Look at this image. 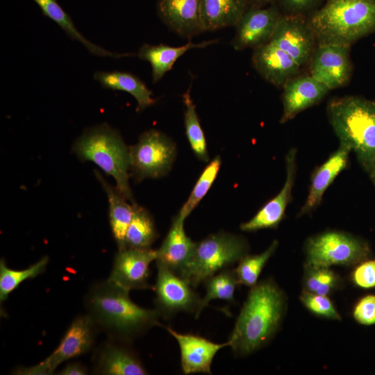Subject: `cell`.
<instances>
[{
	"label": "cell",
	"mask_w": 375,
	"mask_h": 375,
	"mask_svg": "<svg viewBox=\"0 0 375 375\" xmlns=\"http://www.w3.org/2000/svg\"><path fill=\"white\" fill-rule=\"evenodd\" d=\"M286 310V295L273 280H263L251 287L228 340L233 353L246 356L267 345Z\"/></svg>",
	"instance_id": "obj_1"
},
{
	"label": "cell",
	"mask_w": 375,
	"mask_h": 375,
	"mask_svg": "<svg viewBox=\"0 0 375 375\" xmlns=\"http://www.w3.org/2000/svg\"><path fill=\"white\" fill-rule=\"evenodd\" d=\"M127 291L107 280L94 285L86 297V307L95 325L111 336L129 342L154 326H161L157 309L135 304Z\"/></svg>",
	"instance_id": "obj_2"
},
{
	"label": "cell",
	"mask_w": 375,
	"mask_h": 375,
	"mask_svg": "<svg viewBox=\"0 0 375 375\" xmlns=\"http://www.w3.org/2000/svg\"><path fill=\"white\" fill-rule=\"evenodd\" d=\"M326 111L340 144L353 151L370 174L375 169V101L345 96L331 100Z\"/></svg>",
	"instance_id": "obj_3"
},
{
	"label": "cell",
	"mask_w": 375,
	"mask_h": 375,
	"mask_svg": "<svg viewBox=\"0 0 375 375\" xmlns=\"http://www.w3.org/2000/svg\"><path fill=\"white\" fill-rule=\"evenodd\" d=\"M308 22L318 43L351 46L375 32V0H327Z\"/></svg>",
	"instance_id": "obj_4"
},
{
	"label": "cell",
	"mask_w": 375,
	"mask_h": 375,
	"mask_svg": "<svg viewBox=\"0 0 375 375\" xmlns=\"http://www.w3.org/2000/svg\"><path fill=\"white\" fill-rule=\"evenodd\" d=\"M74 150L81 160L94 162L112 176L117 190L133 201L128 183L129 149L117 131L107 124L90 128L76 140Z\"/></svg>",
	"instance_id": "obj_5"
},
{
	"label": "cell",
	"mask_w": 375,
	"mask_h": 375,
	"mask_svg": "<svg viewBox=\"0 0 375 375\" xmlns=\"http://www.w3.org/2000/svg\"><path fill=\"white\" fill-rule=\"evenodd\" d=\"M242 236L226 232L212 234L197 242L190 259L178 274L194 289L219 272L230 268L248 254Z\"/></svg>",
	"instance_id": "obj_6"
},
{
	"label": "cell",
	"mask_w": 375,
	"mask_h": 375,
	"mask_svg": "<svg viewBox=\"0 0 375 375\" xmlns=\"http://www.w3.org/2000/svg\"><path fill=\"white\" fill-rule=\"evenodd\" d=\"M306 265L351 266L368 258L367 243L340 231H326L309 238L305 244Z\"/></svg>",
	"instance_id": "obj_7"
},
{
	"label": "cell",
	"mask_w": 375,
	"mask_h": 375,
	"mask_svg": "<svg viewBox=\"0 0 375 375\" xmlns=\"http://www.w3.org/2000/svg\"><path fill=\"white\" fill-rule=\"evenodd\" d=\"M130 168L135 177L158 178L168 172L176 156L174 142L157 130L144 132L129 149Z\"/></svg>",
	"instance_id": "obj_8"
},
{
	"label": "cell",
	"mask_w": 375,
	"mask_h": 375,
	"mask_svg": "<svg viewBox=\"0 0 375 375\" xmlns=\"http://www.w3.org/2000/svg\"><path fill=\"white\" fill-rule=\"evenodd\" d=\"M97 328L88 315L76 317L65 332L57 348L49 356L35 366L17 368L14 374H52L62 362L83 355L92 348Z\"/></svg>",
	"instance_id": "obj_9"
},
{
	"label": "cell",
	"mask_w": 375,
	"mask_h": 375,
	"mask_svg": "<svg viewBox=\"0 0 375 375\" xmlns=\"http://www.w3.org/2000/svg\"><path fill=\"white\" fill-rule=\"evenodd\" d=\"M157 279L154 288L156 309L167 319L181 312L197 313L201 299L184 278L167 267L156 264Z\"/></svg>",
	"instance_id": "obj_10"
},
{
	"label": "cell",
	"mask_w": 375,
	"mask_h": 375,
	"mask_svg": "<svg viewBox=\"0 0 375 375\" xmlns=\"http://www.w3.org/2000/svg\"><path fill=\"white\" fill-rule=\"evenodd\" d=\"M350 47L318 43L311 57L310 75L330 90L346 85L352 72Z\"/></svg>",
	"instance_id": "obj_11"
},
{
	"label": "cell",
	"mask_w": 375,
	"mask_h": 375,
	"mask_svg": "<svg viewBox=\"0 0 375 375\" xmlns=\"http://www.w3.org/2000/svg\"><path fill=\"white\" fill-rule=\"evenodd\" d=\"M316 39L308 22L301 15H282L269 40L290 55L301 66L315 51Z\"/></svg>",
	"instance_id": "obj_12"
},
{
	"label": "cell",
	"mask_w": 375,
	"mask_h": 375,
	"mask_svg": "<svg viewBox=\"0 0 375 375\" xmlns=\"http://www.w3.org/2000/svg\"><path fill=\"white\" fill-rule=\"evenodd\" d=\"M281 15L274 5L249 6L235 26L233 47L235 50L255 49L269 42Z\"/></svg>",
	"instance_id": "obj_13"
},
{
	"label": "cell",
	"mask_w": 375,
	"mask_h": 375,
	"mask_svg": "<svg viewBox=\"0 0 375 375\" xmlns=\"http://www.w3.org/2000/svg\"><path fill=\"white\" fill-rule=\"evenodd\" d=\"M156 258L157 251L151 249L119 251L107 281L127 291L149 288V265Z\"/></svg>",
	"instance_id": "obj_14"
},
{
	"label": "cell",
	"mask_w": 375,
	"mask_h": 375,
	"mask_svg": "<svg viewBox=\"0 0 375 375\" xmlns=\"http://www.w3.org/2000/svg\"><path fill=\"white\" fill-rule=\"evenodd\" d=\"M285 183L272 199L266 203L248 222L240 225L242 231L252 232L265 228H276L285 216L292 199V191L297 172V149L292 148L285 156Z\"/></svg>",
	"instance_id": "obj_15"
},
{
	"label": "cell",
	"mask_w": 375,
	"mask_h": 375,
	"mask_svg": "<svg viewBox=\"0 0 375 375\" xmlns=\"http://www.w3.org/2000/svg\"><path fill=\"white\" fill-rule=\"evenodd\" d=\"M165 328L177 341L181 352V365L184 374H211V364L217 353L229 342L215 343L198 335L181 333L171 327Z\"/></svg>",
	"instance_id": "obj_16"
},
{
	"label": "cell",
	"mask_w": 375,
	"mask_h": 375,
	"mask_svg": "<svg viewBox=\"0 0 375 375\" xmlns=\"http://www.w3.org/2000/svg\"><path fill=\"white\" fill-rule=\"evenodd\" d=\"M252 62L260 76L276 87H283L301 68L290 55L270 42L254 49Z\"/></svg>",
	"instance_id": "obj_17"
},
{
	"label": "cell",
	"mask_w": 375,
	"mask_h": 375,
	"mask_svg": "<svg viewBox=\"0 0 375 375\" xmlns=\"http://www.w3.org/2000/svg\"><path fill=\"white\" fill-rule=\"evenodd\" d=\"M283 88L281 124L319 103L330 90L310 75L296 76L286 82Z\"/></svg>",
	"instance_id": "obj_18"
},
{
	"label": "cell",
	"mask_w": 375,
	"mask_h": 375,
	"mask_svg": "<svg viewBox=\"0 0 375 375\" xmlns=\"http://www.w3.org/2000/svg\"><path fill=\"white\" fill-rule=\"evenodd\" d=\"M158 14L172 31L192 38L203 31L201 0H158Z\"/></svg>",
	"instance_id": "obj_19"
},
{
	"label": "cell",
	"mask_w": 375,
	"mask_h": 375,
	"mask_svg": "<svg viewBox=\"0 0 375 375\" xmlns=\"http://www.w3.org/2000/svg\"><path fill=\"white\" fill-rule=\"evenodd\" d=\"M351 151L348 147L340 144L339 148L323 164L315 168L311 176L306 200L299 216L311 212L320 204L325 191L347 167Z\"/></svg>",
	"instance_id": "obj_20"
},
{
	"label": "cell",
	"mask_w": 375,
	"mask_h": 375,
	"mask_svg": "<svg viewBox=\"0 0 375 375\" xmlns=\"http://www.w3.org/2000/svg\"><path fill=\"white\" fill-rule=\"evenodd\" d=\"M197 242L185 233L184 221L174 217L170 229L157 251L156 264L162 265L178 274L188 263Z\"/></svg>",
	"instance_id": "obj_21"
},
{
	"label": "cell",
	"mask_w": 375,
	"mask_h": 375,
	"mask_svg": "<svg viewBox=\"0 0 375 375\" xmlns=\"http://www.w3.org/2000/svg\"><path fill=\"white\" fill-rule=\"evenodd\" d=\"M95 373L105 375H145L148 372L135 353L124 344L107 343L97 355Z\"/></svg>",
	"instance_id": "obj_22"
},
{
	"label": "cell",
	"mask_w": 375,
	"mask_h": 375,
	"mask_svg": "<svg viewBox=\"0 0 375 375\" xmlns=\"http://www.w3.org/2000/svg\"><path fill=\"white\" fill-rule=\"evenodd\" d=\"M216 42V40L203 41L194 43L190 40L180 47H171L166 44L142 46L138 56L149 62L151 67V75L153 83L159 81L169 71L176 61L186 51L193 49L205 48Z\"/></svg>",
	"instance_id": "obj_23"
},
{
	"label": "cell",
	"mask_w": 375,
	"mask_h": 375,
	"mask_svg": "<svg viewBox=\"0 0 375 375\" xmlns=\"http://www.w3.org/2000/svg\"><path fill=\"white\" fill-rule=\"evenodd\" d=\"M249 7V0H201L203 31L235 26Z\"/></svg>",
	"instance_id": "obj_24"
},
{
	"label": "cell",
	"mask_w": 375,
	"mask_h": 375,
	"mask_svg": "<svg viewBox=\"0 0 375 375\" xmlns=\"http://www.w3.org/2000/svg\"><path fill=\"white\" fill-rule=\"evenodd\" d=\"M94 78L106 89L129 93L136 100L138 110H143L156 102L152 92L138 76L126 72H96Z\"/></svg>",
	"instance_id": "obj_25"
},
{
	"label": "cell",
	"mask_w": 375,
	"mask_h": 375,
	"mask_svg": "<svg viewBox=\"0 0 375 375\" xmlns=\"http://www.w3.org/2000/svg\"><path fill=\"white\" fill-rule=\"evenodd\" d=\"M94 172L107 194L111 230L119 251H122L126 249V234L133 217V206L128 203L127 199L117 189L108 183L98 172Z\"/></svg>",
	"instance_id": "obj_26"
},
{
	"label": "cell",
	"mask_w": 375,
	"mask_h": 375,
	"mask_svg": "<svg viewBox=\"0 0 375 375\" xmlns=\"http://www.w3.org/2000/svg\"><path fill=\"white\" fill-rule=\"evenodd\" d=\"M40 8L44 15L56 22L74 40L83 44L92 54L101 57L119 58L133 56L130 53H112L96 45L78 31L70 16L62 9L56 0H33Z\"/></svg>",
	"instance_id": "obj_27"
},
{
	"label": "cell",
	"mask_w": 375,
	"mask_h": 375,
	"mask_svg": "<svg viewBox=\"0 0 375 375\" xmlns=\"http://www.w3.org/2000/svg\"><path fill=\"white\" fill-rule=\"evenodd\" d=\"M133 213L126 234V249H149L158 236L148 211L133 203Z\"/></svg>",
	"instance_id": "obj_28"
},
{
	"label": "cell",
	"mask_w": 375,
	"mask_h": 375,
	"mask_svg": "<svg viewBox=\"0 0 375 375\" xmlns=\"http://www.w3.org/2000/svg\"><path fill=\"white\" fill-rule=\"evenodd\" d=\"M206 293L201 299V303L197 313L198 318L202 310L213 299H222L229 302L234 301V293L239 285L235 269L227 268L223 269L211 277L204 283Z\"/></svg>",
	"instance_id": "obj_29"
},
{
	"label": "cell",
	"mask_w": 375,
	"mask_h": 375,
	"mask_svg": "<svg viewBox=\"0 0 375 375\" xmlns=\"http://www.w3.org/2000/svg\"><path fill=\"white\" fill-rule=\"evenodd\" d=\"M183 99L185 106L184 122L188 142L197 157L204 162H208L209 156L206 141L190 93V89L183 94Z\"/></svg>",
	"instance_id": "obj_30"
},
{
	"label": "cell",
	"mask_w": 375,
	"mask_h": 375,
	"mask_svg": "<svg viewBox=\"0 0 375 375\" xmlns=\"http://www.w3.org/2000/svg\"><path fill=\"white\" fill-rule=\"evenodd\" d=\"M340 284V278L330 267L305 265L303 290L328 296L335 292Z\"/></svg>",
	"instance_id": "obj_31"
},
{
	"label": "cell",
	"mask_w": 375,
	"mask_h": 375,
	"mask_svg": "<svg viewBox=\"0 0 375 375\" xmlns=\"http://www.w3.org/2000/svg\"><path fill=\"white\" fill-rule=\"evenodd\" d=\"M49 262L47 256L42 258L35 264L22 270L11 269L3 260L0 262V300L4 301L11 292L24 281L34 278L43 273Z\"/></svg>",
	"instance_id": "obj_32"
},
{
	"label": "cell",
	"mask_w": 375,
	"mask_h": 375,
	"mask_svg": "<svg viewBox=\"0 0 375 375\" xmlns=\"http://www.w3.org/2000/svg\"><path fill=\"white\" fill-rule=\"evenodd\" d=\"M278 245L274 240L269 247L262 253L256 255L247 254L238 262L235 272L238 283L248 287H253L258 283V277Z\"/></svg>",
	"instance_id": "obj_33"
},
{
	"label": "cell",
	"mask_w": 375,
	"mask_h": 375,
	"mask_svg": "<svg viewBox=\"0 0 375 375\" xmlns=\"http://www.w3.org/2000/svg\"><path fill=\"white\" fill-rule=\"evenodd\" d=\"M220 167L221 158L217 156L205 167L188 200L176 215L178 219L185 221L200 201L205 197L215 181Z\"/></svg>",
	"instance_id": "obj_34"
},
{
	"label": "cell",
	"mask_w": 375,
	"mask_h": 375,
	"mask_svg": "<svg viewBox=\"0 0 375 375\" xmlns=\"http://www.w3.org/2000/svg\"><path fill=\"white\" fill-rule=\"evenodd\" d=\"M299 298L303 306L315 315L332 320H341L340 313L328 296L303 290Z\"/></svg>",
	"instance_id": "obj_35"
},
{
	"label": "cell",
	"mask_w": 375,
	"mask_h": 375,
	"mask_svg": "<svg viewBox=\"0 0 375 375\" xmlns=\"http://www.w3.org/2000/svg\"><path fill=\"white\" fill-rule=\"evenodd\" d=\"M353 315L361 324H375V295H367L362 298L356 305Z\"/></svg>",
	"instance_id": "obj_36"
},
{
	"label": "cell",
	"mask_w": 375,
	"mask_h": 375,
	"mask_svg": "<svg viewBox=\"0 0 375 375\" xmlns=\"http://www.w3.org/2000/svg\"><path fill=\"white\" fill-rule=\"evenodd\" d=\"M352 278L354 283L360 288L375 287V260L360 264L353 271Z\"/></svg>",
	"instance_id": "obj_37"
},
{
	"label": "cell",
	"mask_w": 375,
	"mask_h": 375,
	"mask_svg": "<svg viewBox=\"0 0 375 375\" xmlns=\"http://www.w3.org/2000/svg\"><path fill=\"white\" fill-rule=\"evenodd\" d=\"M281 5L290 14L301 15L310 9L317 0H279Z\"/></svg>",
	"instance_id": "obj_38"
},
{
	"label": "cell",
	"mask_w": 375,
	"mask_h": 375,
	"mask_svg": "<svg viewBox=\"0 0 375 375\" xmlns=\"http://www.w3.org/2000/svg\"><path fill=\"white\" fill-rule=\"evenodd\" d=\"M58 374L60 375H85L87 374V369L80 363L72 362L67 364Z\"/></svg>",
	"instance_id": "obj_39"
},
{
	"label": "cell",
	"mask_w": 375,
	"mask_h": 375,
	"mask_svg": "<svg viewBox=\"0 0 375 375\" xmlns=\"http://www.w3.org/2000/svg\"><path fill=\"white\" fill-rule=\"evenodd\" d=\"M274 0H249V6L262 7L267 4L271 3Z\"/></svg>",
	"instance_id": "obj_40"
},
{
	"label": "cell",
	"mask_w": 375,
	"mask_h": 375,
	"mask_svg": "<svg viewBox=\"0 0 375 375\" xmlns=\"http://www.w3.org/2000/svg\"><path fill=\"white\" fill-rule=\"evenodd\" d=\"M369 176H371V178L374 183V184L375 185V169H374V171L369 174Z\"/></svg>",
	"instance_id": "obj_41"
}]
</instances>
